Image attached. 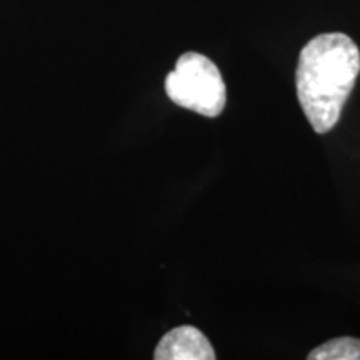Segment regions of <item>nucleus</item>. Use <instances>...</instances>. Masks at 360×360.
I'll return each instance as SVG.
<instances>
[{"instance_id": "nucleus-4", "label": "nucleus", "mask_w": 360, "mask_h": 360, "mask_svg": "<svg viewBox=\"0 0 360 360\" xmlns=\"http://www.w3.org/2000/svg\"><path fill=\"white\" fill-rule=\"evenodd\" d=\"M309 360H360V339L337 337L315 347L307 355Z\"/></svg>"}, {"instance_id": "nucleus-2", "label": "nucleus", "mask_w": 360, "mask_h": 360, "mask_svg": "<svg viewBox=\"0 0 360 360\" xmlns=\"http://www.w3.org/2000/svg\"><path fill=\"white\" fill-rule=\"evenodd\" d=\"M165 92L174 103L204 117L220 115L227 102V87L219 67L197 52L179 58L165 79Z\"/></svg>"}, {"instance_id": "nucleus-3", "label": "nucleus", "mask_w": 360, "mask_h": 360, "mask_svg": "<svg viewBox=\"0 0 360 360\" xmlns=\"http://www.w3.org/2000/svg\"><path fill=\"white\" fill-rule=\"evenodd\" d=\"M215 350L199 328L180 326L162 337L157 345V360H215Z\"/></svg>"}, {"instance_id": "nucleus-1", "label": "nucleus", "mask_w": 360, "mask_h": 360, "mask_svg": "<svg viewBox=\"0 0 360 360\" xmlns=\"http://www.w3.org/2000/svg\"><path fill=\"white\" fill-rule=\"evenodd\" d=\"M360 74V51L349 35L321 34L304 45L295 72L297 97L317 134L339 122Z\"/></svg>"}]
</instances>
